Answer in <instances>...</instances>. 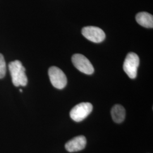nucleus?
Listing matches in <instances>:
<instances>
[{
  "mask_svg": "<svg viewBox=\"0 0 153 153\" xmlns=\"http://www.w3.org/2000/svg\"><path fill=\"white\" fill-rule=\"evenodd\" d=\"M83 36L88 40L99 43L103 42L105 38V34L103 30L95 26H87L82 30Z\"/></svg>",
  "mask_w": 153,
  "mask_h": 153,
  "instance_id": "6",
  "label": "nucleus"
},
{
  "mask_svg": "<svg viewBox=\"0 0 153 153\" xmlns=\"http://www.w3.org/2000/svg\"><path fill=\"white\" fill-rule=\"evenodd\" d=\"M139 64L140 59L137 54L130 52L127 55L124 62L123 69L130 78L134 79L137 76Z\"/></svg>",
  "mask_w": 153,
  "mask_h": 153,
  "instance_id": "2",
  "label": "nucleus"
},
{
  "mask_svg": "<svg viewBox=\"0 0 153 153\" xmlns=\"http://www.w3.org/2000/svg\"><path fill=\"white\" fill-rule=\"evenodd\" d=\"M6 73V65L4 56L0 53V79L5 76Z\"/></svg>",
  "mask_w": 153,
  "mask_h": 153,
  "instance_id": "10",
  "label": "nucleus"
},
{
  "mask_svg": "<svg viewBox=\"0 0 153 153\" xmlns=\"http://www.w3.org/2000/svg\"><path fill=\"white\" fill-rule=\"evenodd\" d=\"M86 139L83 136H79L73 138L69 141L65 145L66 150L70 152H76L81 151L86 147Z\"/></svg>",
  "mask_w": 153,
  "mask_h": 153,
  "instance_id": "7",
  "label": "nucleus"
},
{
  "mask_svg": "<svg viewBox=\"0 0 153 153\" xmlns=\"http://www.w3.org/2000/svg\"><path fill=\"white\" fill-rule=\"evenodd\" d=\"M9 70L10 73L12 82L16 86H25L28 82L25 68L19 60L14 61L9 64Z\"/></svg>",
  "mask_w": 153,
  "mask_h": 153,
  "instance_id": "1",
  "label": "nucleus"
},
{
  "mask_svg": "<svg viewBox=\"0 0 153 153\" xmlns=\"http://www.w3.org/2000/svg\"><path fill=\"white\" fill-rule=\"evenodd\" d=\"M137 23L146 28L153 27V16L147 12L138 13L136 16Z\"/></svg>",
  "mask_w": 153,
  "mask_h": 153,
  "instance_id": "8",
  "label": "nucleus"
},
{
  "mask_svg": "<svg viewBox=\"0 0 153 153\" xmlns=\"http://www.w3.org/2000/svg\"><path fill=\"white\" fill-rule=\"evenodd\" d=\"M72 62L76 69L86 74H92L94 69L92 64L85 56L81 54H75L72 56Z\"/></svg>",
  "mask_w": 153,
  "mask_h": 153,
  "instance_id": "5",
  "label": "nucleus"
},
{
  "mask_svg": "<svg viewBox=\"0 0 153 153\" xmlns=\"http://www.w3.org/2000/svg\"><path fill=\"white\" fill-rule=\"evenodd\" d=\"M111 116L115 123H121L126 117L125 108L121 105L116 104L111 109Z\"/></svg>",
  "mask_w": 153,
  "mask_h": 153,
  "instance_id": "9",
  "label": "nucleus"
},
{
  "mask_svg": "<svg viewBox=\"0 0 153 153\" xmlns=\"http://www.w3.org/2000/svg\"><path fill=\"white\" fill-rule=\"evenodd\" d=\"M93 105L90 103H81L76 104L70 112V116L72 120L80 122L86 119L93 111Z\"/></svg>",
  "mask_w": 153,
  "mask_h": 153,
  "instance_id": "3",
  "label": "nucleus"
},
{
  "mask_svg": "<svg viewBox=\"0 0 153 153\" xmlns=\"http://www.w3.org/2000/svg\"><path fill=\"white\" fill-rule=\"evenodd\" d=\"M49 79L52 85L56 88L62 89L67 84V78L65 73L60 68L52 66L48 70Z\"/></svg>",
  "mask_w": 153,
  "mask_h": 153,
  "instance_id": "4",
  "label": "nucleus"
}]
</instances>
